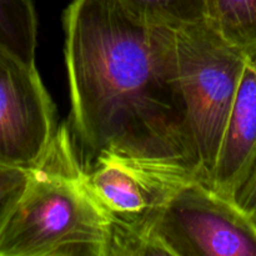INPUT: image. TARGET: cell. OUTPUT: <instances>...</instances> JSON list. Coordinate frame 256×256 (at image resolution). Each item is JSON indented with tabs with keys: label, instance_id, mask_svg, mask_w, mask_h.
Wrapping results in <instances>:
<instances>
[{
	"label": "cell",
	"instance_id": "cell-1",
	"mask_svg": "<svg viewBox=\"0 0 256 256\" xmlns=\"http://www.w3.org/2000/svg\"><path fill=\"white\" fill-rule=\"evenodd\" d=\"M62 24L75 144L90 160L112 152L200 175L174 29L148 22L119 0H72Z\"/></svg>",
	"mask_w": 256,
	"mask_h": 256
},
{
	"label": "cell",
	"instance_id": "cell-2",
	"mask_svg": "<svg viewBox=\"0 0 256 256\" xmlns=\"http://www.w3.org/2000/svg\"><path fill=\"white\" fill-rule=\"evenodd\" d=\"M109 220L86 188L70 126L54 140L0 234V256H106Z\"/></svg>",
	"mask_w": 256,
	"mask_h": 256
},
{
	"label": "cell",
	"instance_id": "cell-3",
	"mask_svg": "<svg viewBox=\"0 0 256 256\" xmlns=\"http://www.w3.org/2000/svg\"><path fill=\"white\" fill-rule=\"evenodd\" d=\"M90 194L109 220L106 256H162L152 226L195 170L162 160L100 152L84 164Z\"/></svg>",
	"mask_w": 256,
	"mask_h": 256
},
{
	"label": "cell",
	"instance_id": "cell-4",
	"mask_svg": "<svg viewBox=\"0 0 256 256\" xmlns=\"http://www.w3.org/2000/svg\"><path fill=\"white\" fill-rule=\"evenodd\" d=\"M172 29L178 80L190 135L200 175L209 184L249 56L206 20Z\"/></svg>",
	"mask_w": 256,
	"mask_h": 256
},
{
	"label": "cell",
	"instance_id": "cell-5",
	"mask_svg": "<svg viewBox=\"0 0 256 256\" xmlns=\"http://www.w3.org/2000/svg\"><path fill=\"white\" fill-rule=\"evenodd\" d=\"M152 232L166 256H256L255 220L200 179L169 200Z\"/></svg>",
	"mask_w": 256,
	"mask_h": 256
},
{
	"label": "cell",
	"instance_id": "cell-6",
	"mask_svg": "<svg viewBox=\"0 0 256 256\" xmlns=\"http://www.w3.org/2000/svg\"><path fill=\"white\" fill-rule=\"evenodd\" d=\"M56 132L54 104L35 65L0 50V162L32 170Z\"/></svg>",
	"mask_w": 256,
	"mask_h": 256
},
{
	"label": "cell",
	"instance_id": "cell-7",
	"mask_svg": "<svg viewBox=\"0 0 256 256\" xmlns=\"http://www.w3.org/2000/svg\"><path fill=\"white\" fill-rule=\"evenodd\" d=\"M256 158V59H248L209 185L232 199Z\"/></svg>",
	"mask_w": 256,
	"mask_h": 256
},
{
	"label": "cell",
	"instance_id": "cell-8",
	"mask_svg": "<svg viewBox=\"0 0 256 256\" xmlns=\"http://www.w3.org/2000/svg\"><path fill=\"white\" fill-rule=\"evenodd\" d=\"M38 19L32 0H0V50L35 65Z\"/></svg>",
	"mask_w": 256,
	"mask_h": 256
},
{
	"label": "cell",
	"instance_id": "cell-9",
	"mask_svg": "<svg viewBox=\"0 0 256 256\" xmlns=\"http://www.w3.org/2000/svg\"><path fill=\"white\" fill-rule=\"evenodd\" d=\"M206 22L250 59H255L256 0H208Z\"/></svg>",
	"mask_w": 256,
	"mask_h": 256
},
{
	"label": "cell",
	"instance_id": "cell-10",
	"mask_svg": "<svg viewBox=\"0 0 256 256\" xmlns=\"http://www.w3.org/2000/svg\"><path fill=\"white\" fill-rule=\"evenodd\" d=\"M154 24L178 28L206 20L208 0H119Z\"/></svg>",
	"mask_w": 256,
	"mask_h": 256
},
{
	"label": "cell",
	"instance_id": "cell-11",
	"mask_svg": "<svg viewBox=\"0 0 256 256\" xmlns=\"http://www.w3.org/2000/svg\"><path fill=\"white\" fill-rule=\"evenodd\" d=\"M30 170L0 162V234L26 190Z\"/></svg>",
	"mask_w": 256,
	"mask_h": 256
},
{
	"label": "cell",
	"instance_id": "cell-12",
	"mask_svg": "<svg viewBox=\"0 0 256 256\" xmlns=\"http://www.w3.org/2000/svg\"><path fill=\"white\" fill-rule=\"evenodd\" d=\"M232 200L256 222V158L238 185Z\"/></svg>",
	"mask_w": 256,
	"mask_h": 256
},
{
	"label": "cell",
	"instance_id": "cell-13",
	"mask_svg": "<svg viewBox=\"0 0 256 256\" xmlns=\"http://www.w3.org/2000/svg\"><path fill=\"white\" fill-rule=\"evenodd\" d=\"M255 59H256V58H255Z\"/></svg>",
	"mask_w": 256,
	"mask_h": 256
}]
</instances>
